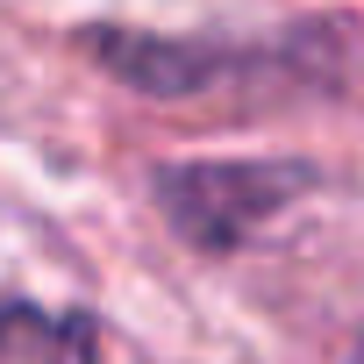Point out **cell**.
I'll return each instance as SVG.
<instances>
[{
	"label": "cell",
	"instance_id": "obj_2",
	"mask_svg": "<svg viewBox=\"0 0 364 364\" xmlns=\"http://www.w3.org/2000/svg\"><path fill=\"white\" fill-rule=\"evenodd\" d=\"M357 364H364V350H357Z\"/></svg>",
	"mask_w": 364,
	"mask_h": 364
},
{
	"label": "cell",
	"instance_id": "obj_1",
	"mask_svg": "<svg viewBox=\"0 0 364 364\" xmlns=\"http://www.w3.org/2000/svg\"><path fill=\"white\" fill-rule=\"evenodd\" d=\"M0 357L8 364H93V321L43 314V307H0Z\"/></svg>",
	"mask_w": 364,
	"mask_h": 364
}]
</instances>
